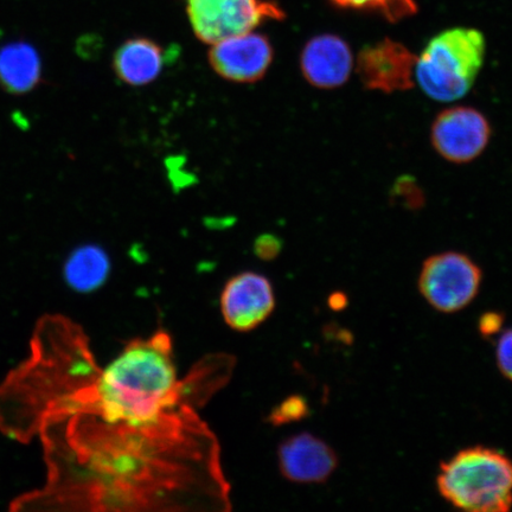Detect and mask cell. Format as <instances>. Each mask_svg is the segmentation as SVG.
I'll return each instance as SVG.
<instances>
[{
  "mask_svg": "<svg viewBox=\"0 0 512 512\" xmlns=\"http://www.w3.org/2000/svg\"><path fill=\"white\" fill-rule=\"evenodd\" d=\"M170 337L132 342L104 371L88 370L86 382L56 381L47 419L69 418V431L121 445L190 437L202 422L185 400L195 392L177 381Z\"/></svg>",
  "mask_w": 512,
  "mask_h": 512,
  "instance_id": "obj_1",
  "label": "cell"
},
{
  "mask_svg": "<svg viewBox=\"0 0 512 512\" xmlns=\"http://www.w3.org/2000/svg\"><path fill=\"white\" fill-rule=\"evenodd\" d=\"M438 490L454 507L505 512L512 507V462L491 448L459 452L440 467Z\"/></svg>",
  "mask_w": 512,
  "mask_h": 512,
  "instance_id": "obj_2",
  "label": "cell"
},
{
  "mask_svg": "<svg viewBox=\"0 0 512 512\" xmlns=\"http://www.w3.org/2000/svg\"><path fill=\"white\" fill-rule=\"evenodd\" d=\"M482 32L453 28L440 32L416 57L415 78L427 96L452 102L470 92L485 59Z\"/></svg>",
  "mask_w": 512,
  "mask_h": 512,
  "instance_id": "obj_3",
  "label": "cell"
},
{
  "mask_svg": "<svg viewBox=\"0 0 512 512\" xmlns=\"http://www.w3.org/2000/svg\"><path fill=\"white\" fill-rule=\"evenodd\" d=\"M188 15L198 40L214 44L253 31L267 19H283L284 11L266 0H188Z\"/></svg>",
  "mask_w": 512,
  "mask_h": 512,
  "instance_id": "obj_4",
  "label": "cell"
},
{
  "mask_svg": "<svg viewBox=\"0 0 512 512\" xmlns=\"http://www.w3.org/2000/svg\"><path fill=\"white\" fill-rule=\"evenodd\" d=\"M482 271L469 256L446 252L431 256L421 268L419 290L435 310L453 313L476 298Z\"/></svg>",
  "mask_w": 512,
  "mask_h": 512,
  "instance_id": "obj_5",
  "label": "cell"
},
{
  "mask_svg": "<svg viewBox=\"0 0 512 512\" xmlns=\"http://www.w3.org/2000/svg\"><path fill=\"white\" fill-rule=\"evenodd\" d=\"M490 137L488 119L472 107L447 108L439 113L431 128L435 151L448 162L456 164L470 163L482 155Z\"/></svg>",
  "mask_w": 512,
  "mask_h": 512,
  "instance_id": "obj_6",
  "label": "cell"
},
{
  "mask_svg": "<svg viewBox=\"0 0 512 512\" xmlns=\"http://www.w3.org/2000/svg\"><path fill=\"white\" fill-rule=\"evenodd\" d=\"M416 56L402 43L386 38L361 50L356 70L370 91L393 94L414 86Z\"/></svg>",
  "mask_w": 512,
  "mask_h": 512,
  "instance_id": "obj_7",
  "label": "cell"
},
{
  "mask_svg": "<svg viewBox=\"0 0 512 512\" xmlns=\"http://www.w3.org/2000/svg\"><path fill=\"white\" fill-rule=\"evenodd\" d=\"M209 62L222 78L249 83L264 78L273 61V47L253 31L211 44Z\"/></svg>",
  "mask_w": 512,
  "mask_h": 512,
  "instance_id": "obj_8",
  "label": "cell"
},
{
  "mask_svg": "<svg viewBox=\"0 0 512 512\" xmlns=\"http://www.w3.org/2000/svg\"><path fill=\"white\" fill-rule=\"evenodd\" d=\"M275 299L270 281L264 275L246 272L230 279L221 297L226 323L235 331H252L271 316Z\"/></svg>",
  "mask_w": 512,
  "mask_h": 512,
  "instance_id": "obj_9",
  "label": "cell"
},
{
  "mask_svg": "<svg viewBox=\"0 0 512 512\" xmlns=\"http://www.w3.org/2000/svg\"><path fill=\"white\" fill-rule=\"evenodd\" d=\"M278 459L283 476L299 484L323 483L338 466L336 452L309 433L285 440L279 447Z\"/></svg>",
  "mask_w": 512,
  "mask_h": 512,
  "instance_id": "obj_10",
  "label": "cell"
},
{
  "mask_svg": "<svg viewBox=\"0 0 512 512\" xmlns=\"http://www.w3.org/2000/svg\"><path fill=\"white\" fill-rule=\"evenodd\" d=\"M300 68L310 85L322 89L342 87L354 68L349 44L336 35H320L306 43Z\"/></svg>",
  "mask_w": 512,
  "mask_h": 512,
  "instance_id": "obj_11",
  "label": "cell"
},
{
  "mask_svg": "<svg viewBox=\"0 0 512 512\" xmlns=\"http://www.w3.org/2000/svg\"><path fill=\"white\" fill-rule=\"evenodd\" d=\"M163 50L147 38L126 41L114 55L115 74L130 86H145L162 73Z\"/></svg>",
  "mask_w": 512,
  "mask_h": 512,
  "instance_id": "obj_12",
  "label": "cell"
},
{
  "mask_svg": "<svg viewBox=\"0 0 512 512\" xmlns=\"http://www.w3.org/2000/svg\"><path fill=\"white\" fill-rule=\"evenodd\" d=\"M41 79V61L27 43H11L0 50V85L11 94H25Z\"/></svg>",
  "mask_w": 512,
  "mask_h": 512,
  "instance_id": "obj_13",
  "label": "cell"
},
{
  "mask_svg": "<svg viewBox=\"0 0 512 512\" xmlns=\"http://www.w3.org/2000/svg\"><path fill=\"white\" fill-rule=\"evenodd\" d=\"M111 272V261L104 249L98 246H83L67 261V283L75 291L89 293L106 283Z\"/></svg>",
  "mask_w": 512,
  "mask_h": 512,
  "instance_id": "obj_14",
  "label": "cell"
},
{
  "mask_svg": "<svg viewBox=\"0 0 512 512\" xmlns=\"http://www.w3.org/2000/svg\"><path fill=\"white\" fill-rule=\"evenodd\" d=\"M339 8L370 11L389 22H399L416 14L415 0H332Z\"/></svg>",
  "mask_w": 512,
  "mask_h": 512,
  "instance_id": "obj_15",
  "label": "cell"
},
{
  "mask_svg": "<svg viewBox=\"0 0 512 512\" xmlns=\"http://www.w3.org/2000/svg\"><path fill=\"white\" fill-rule=\"evenodd\" d=\"M309 414V406L302 396H292L274 409L270 416V420L274 425H284L288 422L302 420Z\"/></svg>",
  "mask_w": 512,
  "mask_h": 512,
  "instance_id": "obj_16",
  "label": "cell"
},
{
  "mask_svg": "<svg viewBox=\"0 0 512 512\" xmlns=\"http://www.w3.org/2000/svg\"><path fill=\"white\" fill-rule=\"evenodd\" d=\"M393 190L396 198H399L400 202L405 204L406 207L416 208L424 202L422 191L418 187V183L412 178H400Z\"/></svg>",
  "mask_w": 512,
  "mask_h": 512,
  "instance_id": "obj_17",
  "label": "cell"
},
{
  "mask_svg": "<svg viewBox=\"0 0 512 512\" xmlns=\"http://www.w3.org/2000/svg\"><path fill=\"white\" fill-rule=\"evenodd\" d=\"M496 358L501 373L512 381V330L505 331L499 338Z\"/></svg>",
  "mask_w": 512,
  "mask_h": 512,
  "instance_id": "obj_18",
  "label": "cell"
},
{
  "mask_svg": "<svg viewBox=\"0 0 512 512\" xmlns=\"http://www.w3.org/2000/svg\"><path fill=\"white\" fill-rule=\"evenodd\" d=\"M281 241L277 236L266 234L255 241L254 251L256 256L262 260H273L281 251Z\"/></svg>",
  "mask_w": 512,
  "mask_h": 512,
  "instance_id": "obj_19",
  "label": "cell"
},
{
  "mask_svg": "<svg viewBox=\"0 0 512 512\" xmlns=\"http://www.w3.org/2000/svg\"><path fill=\"white\" fill-rule=\"evenodd\" d=\"M504 318L501 313H484L479 319V331L484 337H490L502 330Z\"/></svg>",
  "mask_w": 512,
  "mask_h": 512,
  "instance_id": "obj_20",
  "label": "cell"
},
{
  "mask_svg": "<svg viewBox=\"0 0 512 512\" xmlns=\"http://www.w3.org/2000/svg\"><path fill=\"white\" fill-rule=\"evenodd\" d=\"M345 305H347V298H345L344 294L337 293L331 296L330 306L332 309L341 310Z\"/></svg>",
  "mask_w": 512,
  "mask_h": 512,
  "instance_id": "obj_21",
  "label": "cell"
}]
</instances>
